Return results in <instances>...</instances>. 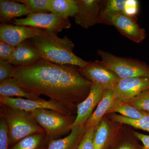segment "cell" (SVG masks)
<instances>
[{
    "label": "cell",
    "mask_w": 149,
    "mask_h": 149,
    "mask_svg": "<svg viewBox=\"0 0 149 149\" xmlns=\"http://www.w3.org/2000/svg\"><path fill=\"white\" fill-rule=\"evenodd\" d=\"M75 67L42 59L27 66L15 67L12 77L24 90L47 96L71 112L73 103L83 101L92 85Z\"/></svg>",
    "instance_id": "1"
},
{
    "label": "cell",
    "mask_w": 149,
    "mask_h": 149,
    "mask_svg": "<svg viewBox=\"0 0 149 149\" xmlns=\"http://www.w3.org/2000/svg\"><path fill=\"white\" fill-rule=\"evenodd\" d=\"M40 51L43 59L62 65H68L83 68L88 61L73 52L74 44L67 36L59 37L57 34L45 29L42 33L29 40Z\"/></svg>",
    "instance_id": "2"
},
{
    "label": "cell",
    "mask_w": 149,
    "mask_h": 149,
    "mask_svg": "<svg viewBox=\"0 0 149 149\" xmlns=\"http://www.w3.org/2000/svg\"><path fill=\"white\" fill-rule=\"evenodd\" d=\"M1 118L5 119L8 128L10 145H13L27 136L45 132L30 112L16 109L1 104Z\"/></svg>",
    "instance_id": "3"
},
{
    "label": "cell",
    "mask_w": 149,
    "mask_h": 149,
    "mask_svg": "<svg viewBox=\"0 0 149 149\" xmlns=\"http://www.w3.org/2000/svg\"><path fill=\"white\" fill-rule=\"evenodd\" d=\"M36 122L45 130L50 141L60 139L71 130L75 118L71 114L47 109H37L30 112Z\"/></svg>",
    "instance_id": "4"
},
{
    "label": "cell",
    "mask_w": 149,
    "mask_h": 149,
    "mask_svg": "<svg viewBox=\"0 0 149 149\" xmlns=\"http://www.w3.org/2000/svg\"><path fill=\"white\" fill-rule=\"evenodd\" d=\"M97 54L101 58L103 65L120 78H149V65L144 62L117 56L102 50H98Z\"/></svg>",
    "instance_id": "5"
},
{
    "label": "cell",
    "mask_w": 149,
    "mask_h": 149,
    "mask_svg": "<svg viewBox=\"0 0 149 149\" xmlns=\"http://www.w3.org/2000/svg\"><path fill=\"white\" fill-rule=\"evenodd\" d=\"M13 22L14 25L36 27L56 34L71 27L69 19L53 13H31L24 18L14 19Z\"/></svg>",
    "instance_id": "6"
},
{
    "label": "cell",
    "mask_w": 149,
    "mask_h": 149,
    "mask_svg": "<svg viewBox=\"0 0 149 149\" xmlns=\"http://www.w3.org/2000/svg\"><path fill=\"white\" fill-rule=\"evenodd\" d=\"M78 70L86 79L97 84L104 91L113 90L119 78L100 61H88L86 66Z\"/></svg>",
    "instance_id": "7"
},
{
    "label": "cell",
    "mask_w": 149,
    "mask_h": 149,
    "mask_svg": "<svg viewBox=\"0 0 149 149\" xmlns=\"http://www.w3.org/2000/svg\"><path fill=\"white\" fill-rule=\"evenodd\" d=\"M0 102L7 106L14 109L31 112L37 109L52 110L65 114H70V111L58 102L50 99L46 100L3 97L0 96Z\"/></svg>",
    "instance_id": "8"
},
{
    "label": "cell",
    "mask_w": 149,
    "mask_h": 149,
    "mask_svg": "<svg viewBox=\"0 0 149 149\" xmlns=\"http://www.w3.org/2000/svg\"><path fill=\"white\" fill-rule=\"evenodd\" d=\"M107 25L114 26L120 34L135 43H141L146 37V29L139 26L136 16L115 14L108 18Z\"/></svg>",
    "instance_id": "9"
},
{
    "label": "cell",
    "mask_w": 149,
    "mask_h": 149,
    "mask_svg": "<svg viewBox=\"0 0 149 149\" xmlns=\"http://www.w3.org/2000/svg\"><path fill=\"white\" fill-rule=\"evenodd\" d=\"M149 89V78L143 77L119 78L113 90L116 100L126 102Z\"/></svg>",
    "instance_id": "10"
},
{
    "label": "cell",
    "mask_w": 149,
    "mask_h": 149,
    "mask_svg": "<svg viewBox=\"0 0 149 149\" xmlns=\"http://www.w3.org/2000/svg\"><path fill=\"white\" fill-rule=\"evenodd\" d=\"M77 11L74 16L75 23L85 29L99 24L104 1L77 0Z\"/></svg>",
    "instance_id": "11"
},
{
    "label": "cell",
    "mask_w": 149,
    "mask_h": 149,
    "mask_svg": "<svg viewBox=\"0 0 149 149\" xmlns=\"http://www.w3.org/2000/svg\"><path fill=\"white\" fill-rule=\"evenodd\" d=\"M45 29L21 25L1 24L0 40L13 47L40 35Z\"/></svg>",
    "instance_id": "12"
},
{
    "label": "cell",
    "mask_w": 149,
    "mask_h": 149,
    "mask_svg": "<svg viewBox=\"0 0 149 149\" xmlns=\"http://www.w3.org/2000/svg\"><path fill=\"white\" fill-rule=\"evenodd\" d=\"M105 91L96 83H92L91 90L87 97L77 105V116L71 126L72 128L85 125L87 120L93 114V111L103 96Z\"/></svg>",
    "instance_id": "13"
},
{
    "label": "cell",
    "mask_w": 149,
    "mask_h": 149,
    "mask_svg": "<svg viewBox=\"0 0 149 149\" xmlns=\"http://www.w3.org/2000/svg\"><path fill=\"white\" fill-rule=\"evenodd\" d=\"M43 59L40 51L30 41H24L15 47L8 62L15 67L27 66Z\"/></svg>",
    "instance_id": "14"
},
{
    "label": "cell",
    "mask_w": 149,
    "mask_h": 149,
    "mask_svg": "<svg viewBox=\"0 0 149 149\" xmlns=\"http://www.w3.org/2000/svg\"><path fill=\"white\" fill-rule=\"evenodd\" d=\"M86 130L85 125L76 126L64 138L50 141L47 149H77Z\"/></svg>",
    "instance_id": "15"
},
{
    "label": "cell",
    "mask_w": 149,
    "mask_h": 149,
    "mask_svg": "<svg viewBox=\"0 0 149 149\" xmlns=\"http://www.w3.org/2000/svg\"><path fill=\"white\" fill-rule=\"evenodd\" d=\"M116 101V99L113 90L105 91L101 100L85 123V125L86 128L95 127L98 125L102 121L104 116L109 113Z\"/></svg>",
    "instance_id": "16"
},
{
    "label": "cell",
    "mask_w": 149,
    "mask_h": 149,
    "mask_svg": "<svg viewBox=\"0 0 149 149\" xmlns=\"http://www.w3.org/2000/svg\"><path fill=\"white\" fill-rule=\"evenodd\" d=\"M30 14L22 3L15 1H0V19L2 24H7L16 17Z\"/></svg>",
    "instance_id": "17"
},
{
    "label": "cell",
    "mask_w": 149,
    "mask_h": 149,
    "mask_svg": "<svg viewBox=\"0 0 149 149\" xmlns=\"http://www.w3.org/2000/svg\"><path fill=\"white\" fill-rule=\"evenodd\" d=\"M0 96L10 97H17L18 98L32 100L41 98L40 95L24 90L13 77L0 82Z\"/></svg>",
    "instance_id": "18"
},
{
    "label": "cell",
    "mask_w": 149,
    "mask_h": 149,
    "mask_svg": "<svg viewBox=\"0 0 149 149\" xmlns=\"http://www.w3.org/2000/svg\"><path fill=\"white\" fill-rule=\"evenodd\" d=\"M49 142L46 132L35 133L19 141L11 149H47Z\"/></svg>",
    "instance_id": "19"
},
{
    "label": "cell",
    "mask_w": 149,
    "mask_h": 149,
    "mask_svg": "<svg viewBox=\"0 0 149 149\" xmlns=\"http://www.w3.org/2000/svg\"><path fill=\"white\" fill-rule=\"evenodd\" d=\"M77 8V0H49V12L65 18L74 17Z\"/></svg>",
    "instance_id": "20"
},
{
    "label": "cell",
    "mask_w": 149,
    "mask_h": 149,
    "mask_svg": "<svg viewBox=\"0 0 149 149\" xmlns=\"http://www.w3.org/2000/svg\"><path fill=\"white\" fill-rule=\"evenodd\" d=\"M126 0L104 1L99 18V23L107 25L110 17L116 13H124V5Z\"/></svg>",
    "instance_id": "21"
},
{
    "label": "cell",
    "mask_w": 149,
    "mask_h": 149,
    "mask_svg": "<svg viewBox=\"0 0 149 149\" xmlns=\"http://www.w3.org/2000/svg\"><path fill=\"white\" fill-rule=\"evenodd\" d=\"M110 128L105 120H102L95 127L93 137L94 149H105L108 143Z\"/></svg>",
    "instance_id": "22"
},
{
    "label": "cell",
    "mask_w": 149,
    "mask_h": 149,
    "mask_svg": "<svg viewBox=\"0 0 149 149\" xmlns=\"http://www.w3.org/2000/svg\"><path fill=\"white\" fill-rule=\"evenodd\" d=\"M112 112L118 113L120 115L133 119H139L149 114L148 113L138 109L127 103L116 100L109 112Z\"/></svg>",
    "instance_id": "23"
},
{
    "label": "cell",
    "mask_w": 149,
    "mask_h": 149,
    "mask_svg": "<svg viewBox=\"0 0 149 149\" xmlns=\"http://www.w3.org/2000/svg\"><path fill=\"white\" fill-rule=\"evenodd\" d=\"M112 118L113 120L120 124H126L149 132V114L139 119H130L118 114H113Z\"/></svg>",
    "instance_id": "24"
},
{
    "label": "cell",
    "mask_w": 149,
    "mask_h": 149,
    "mask_svg": "<svg viewBox=\"0 0 149 149\" xmlns=\"http://www.w3.org/2000/svg\"><path fill=\"white\" fill-rule=\"evenodd\" d=\"M24 4L30 13H48L49 0H19Z\"/></svg>",
    "instance_id": "25"
},
{
    "label": "cell",
    "mask_w": 149,
    "mask_h": 149,
    "mask_svg": "<svg viewBox=\"0 0 149 149\" xmlns=\"http://www.w3.org/2000/svg\"><path fill=\"white\" fill-rule=\"evenodd\" d=\"M125 102L149 113V89L143 91L138 95Z\"/></svg>",
    "instance_id": "26"
},
{
    "label": "cell",
    "mask_w": 149,
    "mask_h": 149,
    "mask_svg": "<svg viewBox=\"0 0 149 149\" xmlns=\"http://www.w3.org/2000/svg\"><path fill=\"white\" fill-rule=\"evenodd\" d=\"M8 128L3 118L0 120V149H8L9 146Z\"/></svg>",
    "instance_id": "27"
},
{
    "label": "cell",
    "mask_w": 149,
    "mask_h": 149,
    "mask_svg": "<svg viewBox=\"0 0 149 149\" xmlns=\"http://www.w3.org/2000/svg\"><path fill=\"white\" fill-rule=\"evenodd\" d=\"M95 129L94 127L86 128L85 134L77 149H94L93 137Z\"/></svg>",
    "instance_id": "28"
},
{
    "label": "cell",
    "mask_w": 149,
    "mask_h": 149,
    "mask_svg": "<svg viewBox=\"0 0 149 149\" xmlns=\"http://www.w3.org/2000/svg\"><path fill=\"white\" fill-rule=\"evenodd\" d=\"M15 68L8 61L0 60V82L12 77Z\"/></svg>",
    "instance_id": "29"
},
{
    "label": "cell",
    "mask_w": 149,
    "mask_h": 149,
    "mask_svg": "<svg viewBox=\"0 0 149 149\" xmlns=\"http://www.w3.org/2000/svg\"><path fill=\"white\" fill-rule=\"evenodd\" d=\"M139 2L137 0H126L124 13L131 17H136L139 11Z\"/></svg>",
    "instance_id": "30"
},
{
    "label": "cell",
    "mask_w": 149,
    "mask_h": 149,
    "mask_svg": "<svg viewBox=\"0 0 149 149\" xmlns=\"http://www.w3.org/2000/svg\"><path fill=\"white\" fill-rule=\"evenodd\" d=\"M15 47L4 42H0V60L8 61L13 54Z\"/></svg>",
    "instance_id": "31"
},
{
    "label": "cell",
    "mask_w": 149,
    "mask_h": 149,
    "mask_svg": "<svg viewBox=\"0 0 149 149\" xmlns=\"http://www.w3.org/2000/svg\"><path fill=\"white\" fill-rule=\"evenodd\" d=\"M133 133L134 136L141 141L143 144L141 149H149V136L137 132H134Z\"/></svg>",
    "instance_id": "32"
},
{
    "label": "cell",
    "mask_w": 149,
    "mask_h": 149,
    "mask_svg": "<svg viewBox=\"0 0 149 149\" xmlns=\"http://www.w3.org/2000/svg\"><path fill=\"white\" fill-rule=\"evenodd\" d=\"M117 149H137L133 144L128 142L123 143L120 145Z\"/></svg>",
    "instance_id": "33"
}]
</instances>
